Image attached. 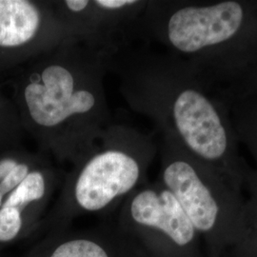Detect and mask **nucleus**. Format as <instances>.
Segmentation results:
<instances>
[{
	"label": "nucleus",
	"instance_id": "obj_15",
	"mask_svg": "<svg viewBox=\"0 0 257 257\" xmlns=\"http://www.w3.org/2000/svg\"><path fill=\"white\" fill-rule=\"evenodd\" d=\"M3 198H4V196L0 193V208H1V206H2V204H3Z\"/></svg>",
	"mask_w": 257,
	"mask_h": 257
},
{
	"label": "nucleus",
	"instance_id": "obj_4",
	"mask_svg": "<svg viewBox=\"0 0 257 257\" xmlns=\"http://www.w3.org/2000/svg\"><path fill=\"white\" fill-rule=\"evenodd\" d=\"M157 151L150 135L111 125L66 176L57 200L38 228L41 238L70 229L83 215L119 208L130 194L148 183Z\"/></svg>",
	"mask_w": 257,
	"mask_h": 257
},
{
	"label": "nucleus",
	"instance_id": "obj_3",
	"mask_svg": "<svg viewBox=\"0 0 257 257\" xmlns=\"http://www.w3.org/2000/svg\"><path fill=\"white\" fill-rule=\"evenodd\" d=\"M139 34L225 88L257 64V0L147 1Z\"/></svg>",
	"mask_w": 257,
	"mask_h": 257
},
{
	"label": "nucleus",
	"instance_id": "obj_10",
	"mask_svg": "<svg viewBox=\"0 0 257 257\" xmlns=\"http://www.w3.org/2000/svg\"><path fill=\"white\" fill-rule=\"evenodd\" d=\"M226 256L257 257V206L248 200L244 225Z\"/></svg>",
	"mask_w": 257,
	"mask_h": 257
},
{
	"label": "nucleus",
	"instance_id": "obj_2",
	"mask_svg": "<svg viewBox=\"0 0 257 257\" xmlns=\"http://www.w3.org/2000/svg\"><path fill=\"white\" fill-rule=\"evenodd\" d=\"M111 51L72 38L40 55L23 88L28 118L41 148L76 163L110 128L103 75Z\"/></svg>",
	"mask_w": 257,
	"mask_h": 257
},
{
	"label": "nucleus",
	"instance_id": "obj_13",
	"mask_svg": "<svg viewBox=\"0 0 257 257\" xmlns=\"http://www.w3.org/2000/svg\"><path fill=\"white\" fill-rule=\"evenodd\" d=\"M245 188L248 190L249 198L248 201L257 206V170L249 168L245 179Z\"/></svg>",
	"mask_w": 257,
	"mask_h": 257
},
{
	"label": "nucleus",
	"instance_id": "obj_1",
	"mask_svg": "<svg viewBox=\"0 0 257 257\" xmlns=\"http://www.w3.org/2000/svg\"><path fill=\"white\" fill-rule=\"evenodd\" d=\"M119 65L121 91L128 105L167 138L228 177L240 189L250 168L239 153L230 108L221 87L169 53L131 51Z\"/></svg>",
	"mask_w": 257,
	"mask_h": 257
},
{
	"label": "nucleus",
	"instance_id": "obj_8",
	"mask_svg": "<svg viewBox=\"0 0 257 257\" xmlns=\"http://www.w3.org/2000/svg\"><path fill=\"white\" fill-rule=\"evenodd\" d=\"M31 257H154L118 224L70 229L42 237Z\"/></svg>",
	"mask_w": 257,
	"mask_h": 257
},
{
	"label": "nucleus",
	"instance_id": "obj_14",
	"mask_svg": "<svg viewBox=\"0 0 257 257\" xmlns=\"http://www.w3.org/2000/svg\"><path fill=\"white\" fill-rule=\"evenodd\" d=\"M18 164H19V162H17L14 159H9V158L3 159L0 161V183Z\"/></svg>",
	"mask_w": 257,
	"mask_h": 257
},
{
	"label": "nucleus",
	"instance_id": "obj_9",
	"mask_svg": "<svg viewBox=\"0 0 257 257\" xmlns=\"http://www.w3.org/2000/svg\"><path fill=\"white\" fill-rule=\"evenodd\" d=\"M227 103L236 139L247 148L257 170V96L238 97Z\"/></svg>",
	"mask_w": 257,
	"mask_h": 257
},
{
	"label": "nucleus",
	"instance_id": "obj_12",
	"mask_svg": "<svg viewBox=\"0 0 257 257\" xmlns=\"http://www.w3.org/2000/svg\"><path fill=\"white\" fill-rule=\"evenodd\" d=\"M32 170L34 169H31L27 163H19L0 183V193L5 196L12 193L25 179Z\"/></svg>",
	"mask_w": 257,
	"mask_h": 257
},
{
	"label": "nucleus",
	"instance_id": "obj_11",
	"mask_svg": "<svg viewBox=\"0 0 257 257\" xmlns=\"http://www.w3.org/2000/svg\"><path fill=\"white\" fill-rule=\"evenodd\" d=\"M221 92L226 102L238 97L257 96V64L238 81L228 87L221 88Z\"/></svg>",
	"mask_w": 257,
	"mask_h": 257
},
{
	"label": "nucleus",
	"instance_id": "obj_6",
	"mask_svg": "<svg viewBox=\"0 0 257 257\" xmlns=\"http://www.w3.org/2000/svg\"><path fill=\"white\" fill-rule=\"evenodd\" d=\"M115 222L154 257H206L199 232L158 179L130 194Z\"/></svg>",
	"mask_w": 257,
	"mask_h": 257
},
{
	"label": "nucleus",
	"instance_id": "obj_5",
	"mask_svg": "<svg viewBox=\"0 0 257 257\" xmlns=\"http://www.w3.org/2000/svg\"><path fill=\"white\" fill-rule=\"evenodd\" d=\"M158 180L173 193L199 232L206 256L227 255L242 229L247 200L228 177L161 138Z\"/></svg>",
	"mask_w": 257,
	"mask_h": 257
},
{
	"label": "nucleus",
	"instance_id": "obj_16",
	"mask_svg": "<svg viewBox=\"0 0 257 257\" xmlns=\"http://www.w3.org/2000/svg\"><path fill=\"white\" fill-rule=\"evenodd\" d=\"M206 257H208V256H206ZM222 257H227V256H226V255H225V256H222Z\"/></svg>",
	"mask_w": 257,
	"mask_h": 257
},
{
	"label": "nucleus",
	"instance_id": "obj_7",
	"mask_svg": "<svg viewBox=\"0 0 257 257\" xmlns=\"http://www.w3.org/2000/svg\"><path fill=\"white\" fill-rule=\"evenodd\" d=\"M76 37L77 33L57 6L28 0H0V48L37 43L47 53Z\"/></svg>",
	"mask_w": 257,
	"mask_h": 257
}]
</instances>
